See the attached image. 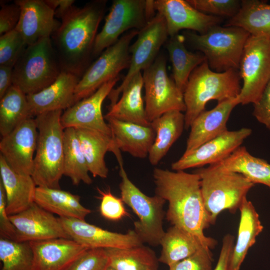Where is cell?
I'll return each mask as SVG.
<instances>
[{"instance_id":"obj_1","label":"cell","mask_w":270,"mask_h":270,"mask_svg":"<svg viewBox=\"0 0 270 270\" xmlns=\"http://www.w3.org/2000/svg\"><path fill=\"white\" fill-rule=\"evenodd\" d=\"M153 178L155 194L168 203L167 220L196 236L210 249L214 248L216 240L204 234L212 224L204 205L198 174L155 168Z\"/></svg>"},{"instance_id":"obj_2","label":"cell","mask_w":270,"mask_h":270,"mask_svg":"<svg viewBox=\"0 0 270 270\" xmlns=\"http://www.w3.org/2000/svg\"><path fill=\"white\" fill-rule=\"evenodd\" d=\"M106 3L94 0L82 8L73 6L62 17L59 28L52 36L61 72L80 78L88 68Z\"/></svg>"},{"instance_id":"obj_3","label":"cell","mask_w":270,"mask_h":270,"mask_svg":"<svg viewBox=\"0 0 270 270\" xmlns=\"http://www.w3.org/2000/svg\"><path fill=\"white\" fill-rule=\"evenodd\" d=\"M238 70L216 72L210 68L206 60L197 66L191 73L183 93L186 107L185 128L188 129L205 110L210 100L221 102L237 98L242 88Z\"/></svg>"},{"instance_id":"obj_4","label":"cell","mask_w":270,"mask_h":270,"mask_svg":"<svg viewBox=\"0 0 270 270\" xmlns=\"http://www.w3.org/2000/svg\"><path fill=\"white\" fill-rule=\"evenodd\" d=\"M62 110L40 114L35 117L38 140L32 176L37 186L60 188L64 176V128Z\"/></svg>"},{"instance_id":"obj_5","label":"cell","mask_w":270,"mask_h":270,"mask_svg":"<svg viewBox=\"0 0 270 270\" xmlns=\"http://www.w3.org/2000/svg\"><path fill=\"white\" fill-rule=\"evenodd\" d=\"M194 172L200 177L204 203L212 224L224 210L236 212L254 184L242 174L226 170L217 164Z\"/></svg>"},{"instance_id":"obj_6","label":"cell","mask_w":270,"mask_h":270,"mask_svg":"<svg viewBox=\"0 0 270 270\" xmlns=\"http://www.w3.org/2000/svg\"><path fill=\"white\" fill-rule=\"evenodd\" d=\"M250 36L236 26L216 25L204 34L186 32L184 38L205 56L210 68L221 72L238 70L246 42Z\"/></svg>"},{"instance_id":"obj_7","label":"cell","mask_w":270,"mask_h":270,"mask_svg":"<svg viewBox=\"0 0 270 270\" xmlns=\"http://www.w3.org/2000/svg\"><path fill=\"white\" fill-rule=\"evenodd\" d=\"M61 72L51 38L27 46L13 68L12 84L26 95L54 82Z\"/></svg>"},{"instance_id":"obj_8","label":"cell","mask_w":270,"mask_h":270,"mask_svg":"<svg viewBox=\"0 0 270 270\" xmlns=\"http://www.w3.org/2000/svg\"><path fill=\"white\" fill-rule=\"evenodd\" d=\"M120 166V198L138 217L134 230L142 242L152 246L160 245L164 234L163 220L166 200L155 194L149 196L143 193L128 178L124 168L122 156L116 158Z\"/></svg>"},{"instance_id":"obj_9","label":"cell","mask_w":270,"mask_h":270,"mask_svg":"<svg viewBox=\"0 0 270 270\" xmlns=\"http://www.w3.org/2000/svg\"><path fill=\"white\" fill-rule=\"evenodd\" d=\"M138 32L137 30L127 32L88 68L76 86L74 104L90 96L104 84L118 77L123 70L128 68L130 42Z\"/></svg>"},{"instance_id":"obj_10","label":"cell","mask_w":270,"mask_h":270,"mask_svg":"<svg viewBox=\"0 0 270 270\" xmlns=\"http://www.w3.org/2000/svg\"><path fill=\"white\" fill-rule=\"evenodd\" d=\"M238 70L243 84L236 98L238 104H254L270 80V40L250 35L244 45Z\"/></svg>"},{"instance_id":"obj_11","label":"cell","mask_w":270,"mask_h":270,"mask_svg":"<svg viewBox=\"0 0 270 270\" xmlns=\"http://www.w3.org/2000/svg\"><path fill=\"white\" fill-rule=\"evenodd\" d=\"M143 71L145 110L150 122L170 110L186 112L183 92L168 76L164 56H158Z\"/></svg>"},{"instance_id":"obj_12","label":"cell","mask_w":270,"mask_h":270,"mask_svg":"<svg viewBox=\"0 0 270 270\" xmlns=\"http://www.w3.org/2000/svg\"><path fill=\"white\" fill-rule=\"evenodd\" d=\"M168 34L164 18L156 13L140 30L130 48V60L128 72L121 84L112 89L108 96L110 106L118 100L122 89L136 74L150 66L158 57L160 50L166 42Z\"/></svg>"},{"instance_id":"obj_13","label":"cell","mask_w":270,"mask_h":270,"mask_svg":"<svg viewBox=\"0 0 270 270\" xmlns=\"http://www.w3.org/2000/svg\"><path fill=\"white\" fill-rule=\"evenodd\" d=\"M150 21L144 0H115L95 39L92 56L101 54L126 31L142 30Z\"/></svg>"},{"instance_id":"obj_14","label":"cell","mask_w":270,"mask_h":270,"mask_svg":"<svg viewBox=\"0 0 270 270\" xmlns=\"http://www.w3.org/2000/svg\"><path fill=\"white\" fill-rule=\"evenodd\" d=\"M38 135L35 118H29L10 134L2 137L0 154L17 173L32 176Z\"/></svg>"},{"instance_id":"obj_15","label":"cell","mask_w":270,"mask_h":270,"mask_svg":"<svg viewBox=\"0 0 270 270\" xmlns=\"http://www.w3.org/2000/svg\"><path fill=\"white\" fill-rule=\"evenodd\" d=\"M250 128L226 130L216 138L202 144L187 155H182L171 164L172 170H184L220 162L241 146L252 134Z\"/></svg>"},{"instance_id":"obj_16","label":"cell","mask_w":270,"mask_h":270,"mask_svg":"<svg viewBox=\"0 0 270 270\" xmlns=\"http://www.w3.org/2000/svg\"><path fill=\"white\" fill-rule=\"evenodd\" d=\"M10 218L15 228V241L30 242L55 238H70L58 218L34 202Z\"/></svg>"},{"instance_id":"obj_17","label":"cell","mask_w":270,"mask_h":270,"mask_svg":"<svg viewBox=\"0 0 270 270\" xmlns=\"http://www.w3.org/2000/svg\"><path fill=\"white\" fill-rule=\"evenodd\" d=\"M58 218L70 238L88 248H126L143 244L134 230L120 234L104 230L78 218Z\"/></svg>"},{"instance_id":"obj_18","label":"cell","mask_w":270,"mask_h":270,"mask_svg":"<svg viewBox=\"0 0 270 270\" xmlns=\"http://www.w3.org/2000/svg\"><path fill=\"white\" fill-rule=\"evenodd\" d=\"M119 78L118 76L105 83L93 94L66 109L61 116L64 128H89L112 136L111 130L102 116V107L104 99L108 96Z\"/></svg>"},{"instance_id":"obj_19","label":"cell","mask_w":270,"mask_h":270,"mask_svg":"<svg viewBox=\"0 0 270 270\" xmlns=\"http://www.w3.org/2000/svg\"><path fill=\"white\" fill-rule=\"evenodd\" d=\"M154 7L164 18L170 37L178 34L183 29L204 34L222 20L220 17L200 12L186 0H154Z\"/></svg>"},{"instance_id":"obj_20","label":"cell","mask_w":270,"mask_h":270,"mask_svg":"<svg viewBox=\"0 0 270 270\" xmlns=\"http://www.w3.org/2000/svg\"><path fill=\"white\" fill-rule=\"evenodd\" d=\"M20 16L16 29L27 46L51 38L60 23L54 18V11L43 0H18Z\"/></svg>"},{"instance_id":"obj_21","label":"cell","mask_w":270,"mask_h":270,"mask_svg":"<svg viewBox=\"0 0 270 270\" xmlns=\"http://www.w3.org/2000/svg\"><path fill=\"white\" fill-rule=\"evenodd\" d=\"M34 270H66L88 248L72 238H55L29 242Z\"/></svg>"},{"instance_id":"obj_22","label":"cell","mask_w":270,"mask_h":270,"mask_svg":"<svg viewBox=\"0 0 270 270\" xmlns=\"http://www.w3.org/2000/svg\"><path fill=\"white\" fill-rule=\"evenodd\" d=\"M80 78L66 72H61L49 86L42 90L26 95L32 117L52 111L66 109L74 104V94Z\"/></svg>"},{"instance_id":"obj_23","label":"cell","mask_w":270,"mask_h":270,"mask_svg":"<svg viewBox=\"0 0 270 270\" xmlns=\"http://www.w3.org/2000/svg\"><path fill=\"white\" fill-rule=\"evenodd\" d=\"M238 104L236 98L218 102L214 108L200 113L190 126V131L182 155L188 154L228 130L227 122L232 110Z\"/></svg>"},{"instance_id":"obj_24","label":"cell","mask_w":270,"mask_h":270,"mask_svg":"<svg viewBox=\"0 0 270 270\" xmlns=\"http://www.w3.org/2000/svg\"><path fill=\"white\" fill-rule=\"evenodd\" d=\"M112 131L116 147L132 156L144 158L148 156L156 134L150 126H142L114 118H106Z\"/></svg>"},{"instance_id":"obj_25","label":"cell","mask_w":270,"mask_h":270,"mask_svg":"<svg viewBox=\"0 0 270 270\" xmlns=\"http://www.w3.org/2000/svg\"><path fill=\"white\" fill-rule=\"evenodd\" d=\"M0 182L6 195V210L8 216L20 213L34 202L37 187L31 176L14 170L0 154Z\"/></svg>"},{"instance_id":"obj_26","label":"cell","mask_w":270,"mask_h":270,"mask_svg":"<svg viewBox=\"0 0 270 270\" xmlns=\"http://www.w3.org/2000/svg\"><path fill=\"white\" fill-rule=\"evenodd\" d=\"M144 87L142 74H136L122 89L120 98L110 106L104 118H114L120 120L150 126L142 96Z\"/></svg>"},{"instance_id":"obj_27","label":"cell","mask_w":270,"mask_h":270,"mask_svg":"<svg viewBox=\"0 0 270 270\" xmlns=\"http://www.w3.org/2000/svg\"><path fill=\"white\" fill-rule=\"evenodd\" d=\"M240 219L238 236L228 270H240L249 249L256 243L264 227L252 203L245 198L239 208Z\"/></svg>"},{"instance_id":"obj_28","label":"cell","mask_w":270,"mask_h":270,"mask_svg":"<svg viewBox=\"0 0 270 270\" xmlns=\"http://www.w3.org/2000/svg\"><path fill=\"white\" fill-rule=\"evenodd\" d=\"M155 132L154 141L148 158L150 164L157 165L166 155L185 128V116L182 112H168L150 122Z\"/></svg>"},{"instance_id":"obj_29","label":"cell","mask_w":270,"mask_h":270,"mask_svg":"<svg viewBox=\"0 0 270 270\" xmlns=\"http://www.w3.org/2000/svg\"><path fill=\"white\" fill-rule=\"evenodd\" d=\"M75 129L89 172L94 177L106 178L108 169L104 160L105 154L108 151L114 153L118 149L116 147L112 136L94 130Z\"/></svg>"},{"instance_id":"obj_30","label":"cell","mask_w":270,"mask_h":270,"mask_svg":"<svg viewBox=\"0 0 270 270\" xmlns=\"http://www.w3.org/2000/svg\"><path fill=\"white\" fill-rule=\"evenodd\" d=\"M34 202L46 210L60 218H74L85 220L91 213L90 210L84 206L80 197L60 188L37 186Z\"/></svg>"},{"instance_id":"obj_31","label":"cell","mask_w":270,"mask_h":270,"mask_svg":"<svg viewBox=\"0 0 270 270\" xmlns=\"http://www.w3.org/2000/svg\"><path fill=\"white\" fill-rule=\"evenodd\" d=\"M224 26L238 27L250 35L270 40V4L264 0H242L238 12Z\"/></svg>"},{"instance_id":"obj_32","label":"cell","mask_w":270,"mask_h":270,"mask_svg":"<svg viewBox=\"0 0 270 270\" xmlns=\"http://www.w3.org/2000/svg\"><path fill=\"white\" fill-rule=\"evenodd\" d=\"M216 164L226 170L242 174L254 184H260L270 188V164L252 156L244 146Z\"/></svg>"},{"instance_id":"obj_33","label":"cell","mask_w":270,"mask_h":270,"mask_svg":"<svg viewBox=\"0 0 270 270\" xmlns=\"http://www.w3.org/2000/svg\"><path fill=\"white\" fill-rule=\"evenodd\" d=\"M160 245L162 250L158 261L168 266L192 255L202 246L208 248L196 236L174 226L165 232Z\"/></svg>"},{"instance_id":"obj_34","label":"cell","mask_w":270,"mask_h":270,"mask_svg":"<svg viewBox=\"0 0 270 270\" xmlns=\"http://www.w3.org/2000/svg\"><path fill=\"white\" fill-rule=\"evenodd\" d=\"M184 40L183 36L178 34L171 36L166 44L172 66L174 80L183 93L192 72L206 60L202 53L188 51Z\"/></svg>"},{"instance_id":"obj_35","label":"cell","mask_w":270,"mask_h":270,"mask_svg":"<svg viewBox=\"0 0 270 270\" xmlns=\"http://www.w3.org/2000/svg\"><path fill=\"white\" fill-rule=\"evenodd\" d=\"M0 133L5 136L32 116L26 95L12 85L0 98Z\"/></svg>"},{"instance_id":"obj_36","label":"cell","mask_w":270,"mask_h":270,"mask_svg":"<svg viewBox=\"0 0 270 270\" xmlns=\"http://www.w3.org/2000/svg\"><path fill=\"white\" fill-rule=\"evenodd\" d=\"M105 250L110 266L116 270H157L158 268V258L154 252L143 244Z\"/></svg>"},{"instance_id":"obj_37","label":"cell","mask_w":270,"mask_h":270,"mask_svg":"<svg viewBox=\"0 0 270 270\" xmlns=\"http://www.w3.org/2000/svg\"><path fill=\"white\" fill-rule=\"evenodd\" d=\"M64 175L70 178L74 185L81 182L90 184L92 180L89 175L87 163L83 154L76 130H64Z\"/></svg>"},{"instance_id":"obj_38","label":"cell","mask_w":270,"mask_h":270,"mask_svg":"<svg viewBox=\"0 0 270 270\" xmlns=\"http://www.w3.org/2000/svg\"><path fill=\"white\" fill-rule=\"evenodd\" d=\"M1 270H34L33 252L29 242L0 238Z\"/></svg>"},{"instance_id":"obj_39","label":"cell","mask_w":270,"mask_h":270,"mask_svg":"<svg viewBox=\"0 0 270 270\" xmlns=\"http://www.w3.org/2000/svg\"><path fill=\"white\" fill-rule=\"evenodd\" d=\"M26 46L16 29L0 36V66L14 68Z\"/></svg>"},{"instance_id":"obj_40","label":"cell","mask_w":270,"mask_h":270,"mask_svg":"<svg viewBox=\"0 0 270 270\" xmlns=\"http://www.w3.org/2000/svg\"><path fill=\"white\" fill-rule=\"evenodd\" d=\"M194 8L204 14L230 18L239 10L241 1L236 0H186Z\"/></svg>"},{"instance_id":"obj_41","label":"cell","mask_w":270,"mask_h":270,"mask_svg":"<svg viewBox=\"0 0 270 270\" xmlns=\"http://www.w3.org/2000/svg\"><path fill=\"white\" fill-rule=\"evenodd\" d=\"M109 266V259L105 248H89L66 270H106Z\"/></svg>"},{"instance_id":"obj_42","label":"cell","mask_w":270,"mask_h":270,"mask_svg":"<svg viewBox=\"0 0 270 270\" xmlns=\"http://www.w3.org/2000/svg\"><path fill=\"white\" fill-rule=\"evenodd\" d=\"M100 199V211L101 215L110 220H118L129 214L124 206L121 198L112 194L110 190H103L97 188Z\"/></svg>"},{"instance_id":"obj_43","label":"cell","mask_w":270,"mask_h":270,"mask_svg":"<svg viewBox=\"0 0 270 270\" xmlns=\"http://www.w3.org/2000/svg\"><path fill=\"white\" fill-rule=\"evenodd\" d=\"M210 250L202 246L192 255L169 266V270H212L214 259Z\"/></svg>"},{"instance_id":"obj_44","label":"cell","mask_w":270,"mask_h":270,"mask_svg":"<svg viewBox=\"0 0 270 270\" xmlns=\"http://www.w3.org/2000/svg\"><path fill=\"white\" fill-rule=\"evenodd\" d=\"M20 16V8L14 2V4L2 6L0 10V36L16 29Z\"/></svg>"},{"instance_id":"obj_45","label":"cell","mask_w":270,"mask_h":270,"mask_svg":"<svg viewBox=\"0 0 270 270\" xmlns=\"http://www.w3.org/2000/svg\"><path fill=\"white\" fill-rule=\"evenodd\" d=\"M6 195L0 181V238L15 240L16 232L6 210Z\"/></svg>"},{"instance_id":"obj_46","label":"cell","mask_w":270,"mask_h":270,"mask_svg":"<svg viewBox=\"0 0 270 270\" xmlns=\"http://www.w3.org/2000/svg\"><path fill=\"white\" fill-rule=\"evenodd\" d=\"M254 106L253 116L270 130V80L260 98Z\"/></svg>"},{"instance_id":"obj_47","label":"cell","mask_w":270,"mask_h":270,"mask_svg":"<svg viewBox=\"0 0 270 270\" xmlns=\"http://www.w3.org/2000/svg\"><path fill=\"white\" fill-rule=\"evenodd\" d=\"M234 244V237L230 234H226L216 265L214 270H228L230 258Z\"/></svg>"},{"instance_id":"obj_48","label":"cell","mask_w":270,"mask_h":270,"mask_svg":"<svg viewBox=\"0 0 270 270\" xmlns=\"http://www.w3.org/2000/svg\"><path fill=\"white\" fill-rule=\"evenodd\" d=\"M13 68L0 66V98L12 85Z\"/></svg>"},{"instance_id":"obj_49","label":"cell","mask_w":270,"mask_h":270,"mask_svg":"<svg viewBox=\"0 0 270 270\" xmlns=\"http://www.w3.org/2000/svg\"><path fill=\"white\" fill-rule=\"evenodd\" d=\"M45 2L54 11L55 16L60 18L73 6L74 2L73 0H45Z\"/></svg>"},{"instance_id":"obj_50","label":"cell","mask_w":270,"mask_h":270,"mask_svg":"<svg viewBox=\"0 0 270 270\" xmlns=\"http://www.w3.org/2000/svg\"><path fill=\"white\" fill-rule=\"evenodd\" d=\"M106 270H114V268H113L112 267H111L110 266H108Z\"/></svg>"}]
</instances>
